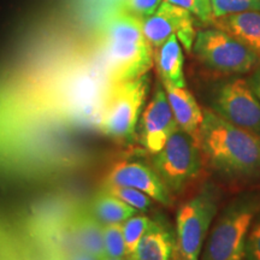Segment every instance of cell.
Returning <instances> with one entry per match:
<instances>
[{
    "instance_id": "5b68a950",
    "label": "cell",
    "mask_w": 260,
    "mask_h": 260,
    "mask_svg": "<svg viewBox=\"0 0 260 260\" xmlns=\"http://www.w3.org/2000/svg\"><path fill=\"white\" fill-rule=\"evenodd\" d=\"M220 191L206 182L190 199L181 205L176 214L175 260H200L205 241L217 213Z\"/></svg>"
},
{
    "instance_id": "ba28073f",
    "label": "cell",
    "mask_w": 260,
    "mask_h": 260,
    "mask_svg": "<svg viewBox=\"0 0 260 260\" xmlns=\"http://www.w3.org/2000/svg\"><path fill=\"white\" fill-rule=\"evenodd\" d=\"M203 168V152L199 144L177 128L158 153L153 154V169L171 194H178Z\"/></svg>"
},
{
    "instance_id": "2e32d148",
    "label": "cell",
    "mask_w": 260,
    "mask_h": 260,
    "mask_svg": "<svg viewBox=\"0 0 260 260\" xmlns=\"http://www.w3.org/2000/svg\"><path fill=\"white\" fill-rule=\"evenodd\" d=\"M214 27L223 29L242 41L260 61V11H247L214 18Z\"/></svg>"
},
{
    "instance_id": "7c38bea8",
    "label": "cell",
    "mask_w": 260,
    "mask_h": 260,
    "mask_svg": "<svg viewBox=\"0 0 260 260\" xmlns=\"http://www.w3.org/2000/svg\"><path fill=\"white\" fill-rule=\"evenodd\" d=\"M105 186L134 188L165 206L170 205L172 201L171 191L168 189L154 169L140 161L117 162L107 174Z\"/></svg>"
},
{
    "instance_id": "484cf974",
    "label": "cell",
    "mask_w": 260,
    "mask_h": 260,
    "mask_svg": "<svg viewBox=\"0 0 260 260\" xmlns=\"http://www.w3.org/2000/svg\"><path fill=\"white\" fill-rule=\"evenodd\" d=\"M248 83L260 102V65L251 73V76H249L248 79Z\"/></svg>"
},
{
    "instance_id": "277c9868",
    "label": "cell",
    "mask_w": 260,
    "mask_h": 260,
    "mask_svg": "<svg viewBox=\"0 0 260 260\" xmlns=\"http://www.w3.org/2000/svg\"><path fill=\"white\" fill-rule=\"evenodd\" d=\"M260 211V188L242 191L217 213L200 260H243L247 235Z\"/></svg>"
},
{
    "instance_id": "f1b7e54d",
    "label": "cell",
    "mask_w": 260,
    "mask_h": 260,
    "mask_svg": "<svg viewBox=\"0 0 260 260\" xmlns=\"http://www.w3.org/2000/svg\"><path fill=\"white\" fill-rule=\"evenodd\" d=\"M102 260H129V259H125V258H107V256H105V258H103Z\"/></svg>"
},
{
    "instance_id": "cb8c5ba5",
    "label": "cell",
    "mask_w": 260,
    "mask_h": 260,
    "mask_svg": "<svg viewBox=\"0 0 260 260\" xmlns=\"http://www.w3.org/2000/svg\"><path fill=\"white\" fill-rule=\"evenodd\" d=\"M161 3L162 0H124L117 8H121L128 14L144 21L157 11Z\"/></svg>"
},
{
    "instance_id": "6da1fadb",
    "label": "cell",
    "mask_w": 260,
    "mask_h": 260,
    "mask_svg": "<svg viewBox=\"0 0 260 260\" xmlns=\"http://www.w3.org/2000/svg\"><path fill=\"white\" fill-rule=\"evenodd\" d=\"M116 83L95 40L68 35L39 42L0 70V176L76 168L81 139L100 133Z\"/></svg>"
},
{
    "instance_id": "4316f807",
    "label": "cell",
    "mask_w": 260,
    "mask_h": 260,
    "mask_svg": "<svg viewBox=\"0 0 260 260\" xmlns=\"http://www.w3.org/2000/svg\"><path fill=\"white\" fill-rule=\"evenodd\" d=\"M68 260H102L95 255L89 254V253L81 251V249L75 248L73 252L68 255Z\"/></svg>"
},
{
    "instance_id": "ac0fdd59",
    "label": "cell",
    "mask_w": 260,
    "mask_h": 260,
    "mask_svg": "<svg viewBox=\"0 0 260 260\" xmlns=\"http://www.w3.org/2000/svg\"><path fill=\"white\" fill-rule=\"evenodd\" d=\"M90 212L103 225L122 224L130 217L139 213L138 210L129 206L118 198L113 197L106 190L98 193L89 205Z\"/></svg>"
},
{
    "instance_id": "9c48e42d",
    "label": "cell",
    "mask_w": 260,
    "mask_h": 260,
    "mask_svg": "<svg viewBox=\"0 0 260 260\" xmlns=\"http://www.w3.org/2000/svg\"><path fill=\"white\" fill-rule=\"evenodd\" d=\"M148 89V75L117 82L107 103L100 133L115 141H130L134 136Z\"/></svg>"
},
{
    "instance_id": "83f0119b",
    "label": "cell",
    "mask_w": 260,
    "mask_h": 260,
    "mask_svg": "<svg viewBox=\"0 0 260 260\" xmlns=\"http://www.w3.org/2000/svg\"><path fill=\"white\" fill-rule=\"evenodd\" d=\"M100 2L104 3V4L107 5V9H111V8H117L122 4L124 0H100Z\"/></svg>"
},
{
    "instance_id": "3957f363",
    "label": "cell",
    "mask_w": 260,
    "mask_h": 260,
    "mask_svg": "<svg viewBox=\"0 0 260 260\" xmlns=\"http://www.w3.org/2000/svg\"><path fill=\"white\" fill-rule=\"evenodd\" d=\"M95 42L113 82L139 79L153 67V47L142 31V19L121 8L106 10Z\"/></svg>"
},
{
    "instance_id": "5bb4252c",
    "label": "cell",
    "mask_w": 260,
    "mask_h": 260,
    "mask_svg": "<svg viewBox=\"0 0 260 260\" xmlns=\"http://www.w3.org/2000/svg\"><path fill=\"white\" fill-rule=\"evenodd\" d=\"M103 229L104 225L93 216L89 207H77L71 222V234L77 249L99 259L105 258Z\"/></svg>"
},
{
    "instance_id": "603a6c76",
    "label": "cell",
    "mask_w": 260,
    "mask_h": 260,
    "mask_svg": "<svg viewBox=\"0 0 260 260\" xmlns=\"http://www.w3.org/2000/svg\"><path fill=\"white\" fill-rule=\"evenodd\" d=\"M171 4L183 8L204 23H212L213 14L211 0H165Z\"/></svg>"
},
{
    "instance_id": "e0dca14e",
    "label": "cell",
    "mask_w": 260,
    "mask_h": 260,
    "mask_svg": "<svg viewBox=\"0 0 260 260\" xmlns=\"http://www.w3.org/2000/svg\"><path fill=\"white\" fill-rule=\"evenodd\" d=\"M175 251V239L170 232L153 223L140 240L129 260H170Z\"/></svg>"
},
{
    "instance_id": "d4e9b609",
    "label": "cell",
    "mask_w": 260,
    "mask_h": 260,
    "mask_svg": "<svg viewBox=\"0 0 260 260\" xmlns=\"http://www.w3.org/2000/svg\"><path fill=\"white\" fill-rule=\"evenodd\" d=\"M245 259L260 260V211L253 219L247 235Z\"/></svg>"
},
{
    "instance_id": "7a4b0ae2",
    "label": "cell",
    "mask_w": 260,
    "mask_h": 260,
    "mask_svg": "<svg viewBox=\"0 0 260 260\" xmlns=\"http://www.w3.org/2000/svg\"><path fill=\"white\" fill-rule=\"evenodd\" d=\"M199 146L210 168L229 181L260 178V136L203 110Z\"/></svg>"
},
{
    "instance_id": "4fadbf2b",
    "label": "cell",
    "mask_w": 260,
    "mask_h": 260,
    "mask_svg": "<svg viewBox=\"0 0 260 260\" xmlns=\"http://www.w3.org/2000/svg\"><path fill=\"white\" fill-rule=\"evenodd\" d=\"M162 87L167 92L169 104L171 106L178 128L186 132L199 144L200 126L203 123V109L200 107L199 103L187 89V87L180 88V87L169 86V84H162Z\"/></svg>"
},
{
    "instance_id": "52a82bcc",
    "label": "cell",
    "mask_w": 260,
    "mask_h": 260,
    "mask_svg": "<svg viewBox=\"0 0 260 260\" xmlns=\"http://www.w3.org/2000/svg\"><path fill=\"white\" fill-rule=\"evenodd\" d=\"M205 102L207 109L223 119L260 136V102L248 80L232 75L212 82Z\"/></svg>"
},
{
    "instance_id": "44dd1931",
    "label": "cell",
    "mask_w": 260,
    "mask_h": 260,
    "mask_svg": "<svg viewBox=\"0 0 260 260\" xmlns=\"http://www.w3.org/2000/svg\"><path fill=\"white\" fill-rule=\"evenodd\" d=\"M104 190L110 193L113 197L118 198L123 203L129 206L134 207L139 212L147 211L152 206V199L142 191L130 187H119V186H104Z\"/></svg>"
},
{
    "instance_id": "30bf717a",
    "label": "cell",
    "mask_w": 260,
    "mask_h": 260,
    "mask_svg": "<svg viewBox=\"0 0 260 260\" xmlns=\"http://www.w3.org/2000/svg\"><path fill=\"white\" fill-rule=\"evenodd\" d=\"M142 31L153 50L160 47L172 35H176L187 52H190L193 48L197 34L193 15L183 8L165 0L153 15L142 21Z\"/></svg>"
},
{
    "instance_id": "d6986e66",
    "label": "cell",
    "mask_w": 260,
    "mask_h": 260,
    "mask_svg": "<svg viewBox=\"0 0 260 260\" xmlns=\"http://www.w3.org/2000/svg\"><path fill=\"white\" fill-rule=\"evenodd\" d=\"M154 222H152L147 216L136 213L135 216L130 217L123 223V236H124L125 249H126V258H129L138 247L140 240L145 235L146 232L153 225Z\"/></svg>"
},
{
    "instance_id": "8992f818",
    "label": "cell",
    "mask_w": 260,
    "mask_h": 260,
    "mask_svg": "<svg viewBox=\"0 0 260 260\" xmlns=\"http://www.w3.org/2000/svg\"><path fill=\"white\" fill-rule=\"evenodd\" d=\"M191 50L201 64L223 75L248 74L260 65L254 52L242 41L216 27L198 31Z\"/></svg>"
},
{
    "instance_id": "ffe728a7",
    "label": "cell",
    "mask_w": 260,
    "mask_h": 260,
    "mask_svg": "<svg viewBox=\"0 0 260 260\" xmlns=\"http://www.w3.org/2000/svg\"><path fill=\"white\" fill-rule=\"evenodd\" d=\"M103 236L105 256L107 258H126L123 223L104 225Z\"/></svg>"
},
{
    "instance_id": "9a60e30c",
    "label": "cell",
    "mask_w": 260,
    "mask_h": 260,
    "mask_svg": "<svg viewBox=\"0 0 260 260\" xmlns=\"http://www.w3.org/2000/svg\"><path fill=\"white\" fill-rule=\"evenodd\" d=\"M153 59L162 84L184 88L187 86L184 77V57L181 42L176 35H172L160 47L153 51Z\"/></svg>"
},
{
    "instance_id": "8fae6325",
    "label": "cell",
    "mask_w": 260,
    "mask_h": 260,
    "mask_svg": "<svg viewBox=\"0 0 260 260\" xmlns=\"http://www.w3.org/2000/svg\"><path fill=\"white\" fill-rule=\"evenodd\" d=\"M178 124L169 104L162 84H158L152 100L142 113L141 141L151 154L158 153L164 147Z\"/></svg>"
},
{
    "instance_id": "7402d4cb",
    "label": "cell",
    "mask_w": 260,
    "mask_h": 260,
    "mask_svg": "<svg viewBox=\"0 0 260 260\" xmlns=\"http://www.w3.org/2000/svg\"><path fill=\"white\" fill-rule=\"evenodd\" d=\"M213 19L247 11H260V0H211Z\"/></svg>"
}]
</instances>
